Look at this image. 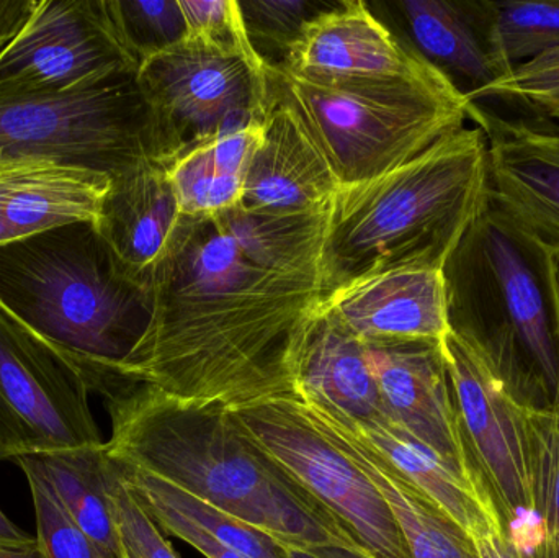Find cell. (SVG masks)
Returning a JSON list of instances; mask_svg holds the SVG:
<instances>
[{
    "label": "cell",
    "instance_id": "cell-1",
    "mask_svg": "<svg viewBox=\"0 0 559 558\" xmlns=\"http://www.w3.org/2000/svg\"><path fill=\"white\" fill-rule=\"evenodd\" d=\"M329 209L183 216L150 278L153 317L131 356L92 389L141 385L228 409L296 396L324 300Z\"/></svg>",
    "mask_w": 559,
    "mask_h": 558
},
{
    "label": "cell",
    "instance_id": "cell-2",
    "mask_svg": "<svg viewBox=\"0 0 559 558\" xmlns=\"http://www.w3.org/2000/svg\"><path fill=\"white\" fill-rule=\"evenodd\" d=\"M111 422L108 459L147 472L278 541L289 553L360 544L255 448L226 406L141 385L100 390Z\"/></svg>",
    "mask_w": 559,
    "mask_h": 558
},
{
    "label": "cell",
    "instance_id": "cell-3",
    "mask_svg": "<svg viewBox=\"0 0 559 558\" xmlns=\"http://www.w3.org/2000/svg\"><path fill=\"white\" fill-rule=\"evenodd\" d=\"M488 192V143L476 127L377 179L338 187L322 246L325 295L390 269H443Z\"/></svg>",
    "mask_w": 559,
    "mask_h": 558
},
{
    "label": "cell",
    "instance_id": "cell-4",
    "mask_svg": "<svg viewBox=\"0 0 559 558\" xmlns=\"http://www.w3.org/2000/svg\"><path fill=\"white\" fill-rule=\"evenodd\" d=\"M0 308L64 356L92 392L143 340L153 297L84 222L0 246Z\"/></svg>",
    "mask_w": 559,
    "mask_h": 558
},
{
    "label": "cell",
    "instance_id": "cell-5",
    "mask_svg": "<svg viewBox=\"0 0 559 558\" xmlns=\"http://www.w3.org/2000/svg\"><path fill=\"white\" fill-rule=\"evenodd\" d=\"M442 272L450 333L554 403L559 320L550 251L489 190Z\"/></svg>",
    "mask_w": 559,
    "mask_h": 558
},
{
    "label": "cell",
    "instance_id": "cell-6",
    "mask_svg": "<svg viewBox=\"0 0 559 558\" xmlns=\"http://www.w3.org/2000/svg\"><path fill=\"white\" fill-rule=\"evenodd\" d=\"M272 100L288 107L341 186L377 179L462 130L466 102L432 66L401 78H316L265 62Z\"/></svg>",
    "mask_w": 559,
    "mask_h": 558
},
{
    "label": "cell",
    "instance_id": "cell-7",
    "mask_svg": "<svg viewBox=\"0 0 559 558\" xmlns=\"http://www.w3.org/2000/svg\"><path fill=\"white\" fill-rule=\"evenodd\" d=\"M136 74L61 94L0 95V157H36L110 177L143 161L164 163Z\"/></svg>",
    "mask_w": 559,
    "mask_h": 558
},
{
    "label": "cell",
    "instance_id": "cell-8",
    "mask_svg": "<svg viewBox=\"0 0 559 558\" xmlns=\"http://www.w3.org/2000/svg\"><path fill=\"white\" fill-rule=\"evenodd\" d=\"M136 79L169 167L203 144L264 127L272 108L265 62L252 48L183 38L146 59Z\"/></svg>",
    "mask_w": 559,
    "mask_h": 558
},
{
    "label": "cell",
    "instance_id": "cell-9",
    "mask_svg": "<svg viewBox=\"0 0 559 558\" xmlns=\"http://www.w3.org/2000/svg\"><path fill=\"white\" fill-rule=\"evenodd\" d=\"M239 431L373 558H411L403 534L367 475L302 413L293 396L229 409Z\"/></svg>",
    "mask_w": 559,
    "mask_h": 558
},
{
    "label": "cell",
    "instance_id": "cell-10",
    "mask_svg": "<svg viewBox=\"0 0 559 558\" xmlns=\"http://www.w3.org/2000/svg\"><path fill=\"white\" fill-rule=\"evenodd\" d=\"M82 373L0 308V462L104 444Z\"/></svg>",
    "mask_w": 559,
    "mask_h": 558
},
{
    "label": "cell",
    "instance_id": "cell-11",
    "mask_svg": "<svg viewBox=\"0 0 559 558\" xmlns=\"http://www.w3.org/2000/svg\"><path fill=\"white\" fill-rule=\"evenodd\" d=\"M442 349L463 431L504 531L537 521L527 409L548 400L496 369L450 331Z\"/></svg>",
    "mask_w": 559,
    "mask_h": 558
},
{
    "label": "cell",
    "instance_id": "cell-12",
    "mask_svg": "<svg viewBox=\"0 0 559 558\" xmlns=\"http://www.w3.org/2000/svg\"><path fill=\"white\" fill-rule=\"evenodd\" d=\"M138 69L111 29L104 0H41L0 55V95L61 94Z\"/></svg>",
    "mask_w": 559,
    "mask_h": 558
},
{
    "label": "cell",
    "instance_id": "cell-13",
    "mask_svg": "<svg viewBox=\"0 0 559 558\" xmlns=\"http://www.w3.org/2000/svg\"><path fill=\"white\" fill-rule=\"evenodd\" d=\"M368 7L466 104L514 69L499 46L492 0H378Z\"/></svg>",
    "mask_w": 559,
    "mask_h": 558
},
{
    "label": "cell",
    "instance_id": "cell-14",
    "mask_svg": "<svg viewBox=\"0 0 559 558\" xmlns=\"http://www.w3.org/2000/svg\"><path fill=\"white\" fill-rule=\"evenodd\" d=\"M383 415L473 484L486 485L456 409L442 341L367 343Z\"/></svg>",
    "mask_w": 559,
    "mask_h": 558
},
{
    "label": "cell",
    "instance_id": "cell-15",
    "mask_svg": "<svg viewBox=\"0 0 559 558\" xmlns=\"http://www.w3.org/2000/svg\"><path fill=\"white\" fill-rule=\"evenodd\" d=\"M466 118L488 143L489 190L540 242L559 252V130L547 118L506 117L483 104Z\"/></svg>",
    "mask_w": 559,
    "mask_h": 558
},
{
    "label": "cell",
    "instance_id": "cell-16",
    "mask_svg": "<svg viewBox=\"0 0 559 558\" xmlns=\"http://www.w3.org/2000/svg\"><path fill=\"white\" fill-rule=\"evenodd\" d=\"M322 307L365 343L442 341L450 331L442 269L397 268L367 275L325 295Z\"/></svg>",
    "mask_w": 559,
    "mask_h": 558
},
{
    "label": "cell",
    "instance_id": "cell-17",
    "mask_svg": "<svg viewBox=\"0 0 559 558\" xmlns=\"http://www.w3.org/2000/svg\"><path fill=\"white\" fill-rule=\"evenodd\" d=\"M282 68L316 78H401L427 62L377 19L364 0H337L308 23Z\"/></svg>",
    "mask_w": 559,
    "mask_h": 558
},
{
    "label": "cell",
    "instance_id": "cell-18",
    "mask_svg": "<svg viewBox=\"0 0 559 558\" xmlns=\"http://www.w3.org/2000/svg\"><path fill=\"white\" fill-rule=\"evenodd\" d=\"M111 177L36 157H0V246L97 223Z\"/></svg>",
    "mask_w": 559,
    "mask_h": 558
},
{
    "label": "cell",
    "instance_id": "cell-19",
    "mask_svg": "<svg viewBox=\"0 0 559 558\" xmlns=\"http://www.w3.org/2000/svg\"><path fill=\"white\" fill-rule=\"evenodd\" d=\"M338 187L299 118L272 100L264 140L249 167L239 206L261 215H306L329 209Z\"/></svg>",
    "mask_w": 559,
    "mask_h": 558
},
{
    "label": "cell",
    "instance_id": "cell-20",
    "mask_svg": "<svg viewBox=\"0 0 559 558\" xmlns=\"http://www.w3.org/2000/svg\"><path fill=\"white\" fill-rule=\"evenodd\" d=\"M293 400L380 491L411 558H479L475 541L466 531L342 425L324 405L305 395Z\"/></svg>",
    "mask_w": 559,
    "mask_h": 558
},
{
    "label": "cell",
    "instance_id": "cell-21",
    "mask_svg": "<svg viewBox=\"0 0 559 558\" xmlns=\"http://www.w3.org/2000/svg\"><path fill=\"white\" fill-rule=\"evenodd\" d=\"M180 218L169 166L147 159L111 177L95 226L121 264L150 287Z\"/></svg>",
    "mask_w": 559,
    "mask_h": 558
},
{
    "label": "cell",
    "instance_id": "cell-22",
    "mask_svg": "<svg viewBox=\"0 0 559 558\" xmlns=\"http://www.w3.org/2000/svg\"><path fill=\"white\" fill-rule=\"evenodd\" d=\"M325 408L365 444L370 446L397 474L403 475L443 513L449 514L472 539L506 533L501 513L488 487L466 480L386 416H380L373 422H357L335 412L331 406Z\"/></svg>",
    "mask_w": 559,
    "mask_h": 558
},
{
    "label": "cell",
    "instance_id": "cell-23",
    "mask_svg": "<svg viewBox=\"0 0 559 558\" xmlns=\"http://www.w3.org/2000/svg\"><path fill=\"white\" fill-rule=\"evenodd\" d=\"M298 395L311 396L357 422L383 416L368 344L322 304L309 328Z\"/></svg>",
    "mask_w": 559,
    "mask_h": 558
},
{
    "label": "cell",
    "instance_id": "cell-24",
    "mask_svg": "<svg viewBox=\"0 0 559 558\" xmlns=\"http://www.w3.org/2000/svg\"><path fill=\"white\" fill-rule=\"evenodd\" d=\"M264 140V127L203 144L169 167L183 216H213L241 205L246 177Z\"/></svg>",
    "mask_w": 559,
    "mask_h": 558
},
{
    "label": "cell",
    "instance_id": "cell-25",
    "mask_svg": "<svg viewBox=\"0 0 559 558\" xmlns=\"http://www.w3.org/2000/svg\"><path fill=\"white\" fill-rule=\"evenodd\" d=\"M69 517L107 558H120V541L107 487L105 442L98 448L39 458Z\"/></svg>",
    "mask_w": 559,
    "mask_h": 558
},
{
    "label": "cell",
    "instance_id": "cell-26",
    "mask_svg": "<svg viewBox=\"0 0 559 558\" xmlns=\"http://www.w3.org/2000/svg\"><path fill=\"white\" fill-rule=\"evenodd\" d=\"M114 465L117 467L121 480L134 495L153 498V500L173 508L174 511L189 518L210 536L215 537L225 546L231 547L241 556L246 558H296L295 553H289L274 537L225 513L219 508L180 490L176 485L154 477L147 472L138 471V468L124 467L117 462H114Z\"/></svg>",
    "mask_w": 559,
    "mask_h": 558
},
{
    "label": "cell",
    "instance_id": "cell-27",
    "mask_svg": "<svg viewBox=\"0 0 559 558\" xmlns=\"http://www.w3.org/2000/svg\"><path fill=\"white\" fill-rule=\"evenodd\" d=\"M527 429L540 537L534 558H559V409L548 402L531 403Z\"/></svg>",
    "mask_w": 559,
    "mask_h": 558
},
{
    "label": "cell",
    "instance_id": "cell-28",
    "mask_svg": "<svg viewBox=\"0 0 559 558\" xmlns=\"http://www.w3.org/2000/svg\"><path fill=\"white\" fill-rule=\"evenodd\" d=\"M104 7L115 36L138 66L186 38L179 0H104Z\"/></svg>",
    "mask_w": 559,
    "mask_h": 558
},
{
    "label": "cell",
    "instance_id": "cell-29",
    "mask_svg": "<svg viewBox=\"0 0 559 558\" xmlns=\"http://www.w3.org/2000/svg\"><path fill=\"white\" fill-rule=\"evenodd\" d=\"M252 48L269 64H282L286 52L316 16L337 0H239Z\"/></svg>",
    "mask_w": 559,
    "mask_h": 558
},
{
    "label": "cell",
    "instance_id": "cell-30",
    "mask_svg": "<svg viewBox=\"0 0 559 558\" xmlns=\"http://www.w3.org/2000/svg\"><path fill=\"white\" fill-rule=\"evenodd\" d=\"M32 494L36 539L45 558H107L69 517L36 458L16 459Z\"/></svg>",
    "mask_w": 559,
    "mask_h": 558
},
{
    "label": "cell",
    "instance_id": "cell-31",
    "mask_svg": "<svg viewBox=\"0 0 559 558\" xmlns=\"http://www.w3.org/2000/svg\"><path fill=\"white\" fill-rule=\"evenodd\" d=\"M492 2L499 46L512 68L559 48V0Z\"/></svg>",
    "mask_w": 559,
    "mask_h": 558
},
{
    "label": "cell",
    "instance_id": "cell-32",
    "mask_svg": "<svg viewBox=\"0 0 559 558\" xmlns=\"http://www.w3.org/2000/svg\"><path fill=\"white\" fill-rule=\"evenodd\" d=\"M485 100L519 104L532 117L559 120V48L512 69L511 74L486 88L476 104Z\"/></svg>",
    "mask_w": 559,
    "mask_h": 558
},
{
    "label": "cell",
    "instance_id": "cell-33",
    "mask_svg": "<svg viewBox=\"0 0 559 558\" xmlns=\"http://www.w3.org/2000/svg\"><path fill=\"white\" fill-rule=\"evenodd\" d=\"M107 487L121 550L128 558H179L163 530L134 497L107 458Z\"/></svg>",
    "mask_w": 559,
    "mask_h": 558
},
{
    "label": "cell",
    "instance_id": "cell-34",
    "mask_svg": "<svg viewBox=\"0 0 559 558\" xmlns=\"http://www.w3.org/2000/svg\"><path fill=\"white\" fill-rule=\"evenodd\" d=\"M179 5L186 19V38L229 48H252L238 0H179Z\"/></svg>",
    "mask_w": 559,
    "mask_h": 558
},
{
    "label": "cell",
    "instance_id": "cell-35",
    "mask_svg": "<svg viewBox=\"0 0 559 558\" xmlns=\"http://www.w3.org/2000/svg\"><path fill=\"white\" fill-rule=\"evenodd\" d=\"M134 495V494H133ZM147 513L156 521L157 526L170 536H176L177 539L192 546L193 549L199 550L202 556L206 558H246L241 554L236 553L231 547L216 541L215 537L210 536L209 533L197 526L195 523L189 518L174 511L173 508L166 507L160 501L153 500V498L138 497Z\"/></svg>",
    "mask_w": 559,
    "mask_h": 558
},
{
    "label": "cell",
    "instance_id": "cell-36",
    "mask_svg": "<svg viewBox=\"0 0 559 558\" xmlns=\"http://www.w3.org/2000/svg\"><path fill=\"white\" fill-rule=\"evenodd\" d=\"M41 0H0V55L15 41Z\"/></svg>",
    "mask_w": 559,
    "mask_h": 558
},
{
    "label": "cell",
    "instance_id": "cell-37",
    "mask_svg": "<svg viewBox=\"0 0 559 558\" xmlns=\"http://www.w3.org/2000/svg\"><path fill=\"white\" fill-rule=\"evenodd\" d=\"M0 547L7 549H33L38 547V539L32 534L20 530L5 514L0 511Z\"/></svg>",
    "mask_w": 559,
    "mask_h": 558
},
{
    "label": "cell",
    "instance_id": "cell-38",
    "mask_svg": "<svg viewBox=\"0 0 559 558\" xmlns=\"http://www.w3.org/2000/svg\"><path fill=\"white\" fill-rule=\"evenodd\" d=\"M475 541L479 558H515L506 539V533L488 534Z\"/></svg>",
    "mask_w": 559,
    "mask_h": 558
},
{
    "label": "cell",
    "instance_id": "cell-39",
    "mask_svg": "<svg viewBox=\"0 0 559 558\" xmlns=\"http://www.w3.org/2000/svg\"><path fill=\"white\" fill-rule=\"evenodd\" d=\"M302 554H309V556L314 558H373L370 554L365 553V550L361 549V546H358L354 553H348V550L342 549H312Z\"/></svg>",
    "mask_w": 559,
    "mask_h": 558
},
{
    "label": "cell",
    "instance_id": "cell-40",
    "mask_svg": "<svg viewBox=\"0 0 559 558\" xmlns=\"http://www.w3.org/2000/svg\"><path fill=\"white\" fill-rule=\"evenodd\" d=\"M551 275H554V288H555V298H557V310H558V320H559V252H554L551 254ZM551 406L559 409V383L557 395H555L554 403Z\"/></svg>",
    "mask_w": 559,
    "mask_h": 558
},
{
    "label": "cell",
    "instance_id": "cell-41",
    "mask_svg": "<svg viewBox=\"0 0 559 558\" xmlns=\"http://www.w3.org/2000/svg\"><path fill=\"white\" fill-rule=\"evenodd\" d=\"M0 558H45L43 557L39 547H33V549H7V547H0Z\"/></svg>",
    "mask_w": 559,
    "mask_h": 558
},
{
    "label": "cell",
    "instance_id": "cell-42",
    "mask_svg": "<svg viewBox=\"0 0 559 558\" xmlns=\"http://www.w3.org/2000/svg\"><path fill=\"white\" fill-rule=\"evenodd\" d=\"M296 558H314L312 556H309V554H295Z\"/></svg>",
    "mask_w": 559,
    "mask_h": 558
},
{
    "label": "cell",
    "instance_id": "cell-43",
    "mask_svg": "<svg viewBox=\"0 0 559 558\" xmlns=\"http://www.w3.org/2000/svg\"><path fill=\"white\" fill-rule=\"evenodd\" d=\"M120 549H121V547H120ZM120 558H128L127 554H124L123 550H120Z\"/></svg>",
    "mask_w": 559,
    "mask_h": 558
}]
</instances>
